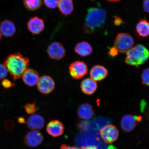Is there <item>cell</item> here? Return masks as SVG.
Segmentation results:
<instances>
[{"label": "cell", "mask_w": 149, "mask_h": 149, "mask_svg": "<svg viewBox=\"0 0 149 149\" xmlns=\"http://www.w3.org/2000/svg\"><path fill=\"white\" fill-rule=\"evenodd\" d=\"M29 61L19 52L11 54L6 57L4 62L8 71L15 80L22 77L28 68Z\"/></svg>", "instance_id": "obj_1"}, {"label": "cell", "mask_w": 149, "mask_h": 149, "mask_svg": "<svg viewBox=\"0 0 149 149\" xmlns=\"http://www.w3.org/2000/svg\"><path fill=\"white\" fill-rule=\"evenodd\" d=\"M107 13L101 8L91 7L87 10L83 30L86 33L91 34L98 28L101 27L105 23Z\"/></svg>", "instance_id": "obj_2"}, {"label": "cell", "mask_w": 149, "mask_h": 149, "mask_svg": "<svg viewBox=\"0 0 149 149\" xmlns=\"http://www.w3.org/2000/svg\"><path fill=\"white\" fill-rule=\"evenodd\" d=\"M126 52L125 62L137 68L146 62L149 58L148 50L141 44L137 45Z\"/></svg>", "instance_id": "obj_3"}, {"label": "cell", "mask_w": 149, "mask_h": 149, "mask_svg": "<svg viewBox=\"0 0 149 149\" xmlns=\"http://www.w3.org/2000/svg\"><path fill=\"white\" fill-rule=\"evenodd\" d=\"M134 40L131 35L127 33H120L117 35L114 42V47L118 52L125 53L131 48Z\"/></svg>", "instance_id": "obj_4"}, {"label": "cell", "mask_w": 149, "mask_h": 149, "mask_svg": "<svg viewBox=\"0 0 149 149\" xmlns=\"http://www.w3.org/2000/svg\"><path fill=\"white\" fill-rule=\"evenodd\" d=\"M69 70L70 75L73 79H79L86 75L88 72V68L84 61H76L70 65Z\"/></svg>", "instance_id": "obj_5"}, {"label": "cell", "mask_w": 149, "mask_h": 149, "mask_svg": "<svg viewBox=\"0 0 149 149\" xmlns=\"http://www.w3.org/2000/svg\"><path fill=\"white\" fill-rule=\"evenodd\" d=\"M100 135L107 144H111L118 138L119 131L116 127L111 124L107 125L100 130Z\"/></svg>", "instance_id": "obj_6"}, {"label": "cell", "mask_w": 149, "mask_h": 149, "mask_svg": "<svg viewBox=\"0 0 149 149\" xmlns=\"http://www.w3.org/2000/svg\"><path fill=\"white\" fill-rule=\"evenodd\" d=\"M47 53L50 58L58 61L61 60L65 56L66 49L60 42H54L48 46Z\"/></svg>", "instance_id": "obj_7"}, {"label": "cell", "mask_w": 149, "mask_h": 149, "mask_svg": "<svg viewBox=\"0 0 149 149\" xmlns=\"http://www.w3.org/2000/svg\"><path fill=\"white\" fill-rule=\"evenodd\" d=\"M55 82L51 76L44 75L40 78L37 84L39 92L44 94H50L55 88Z\"/></svg>", "instance_id": "obj_8"}, {"label": "cell", "mask_w": 149, "mask_h": 149, "mask_svg": "<svg viewBox=\"0 0 149 149\" xmlns=\"http://www.w3.org/2000/svg\"><path fill=\"white\" fill-rule=\"evenodd\" d=\"M43 140V136L40 132L38 130H32L25 135L24 142L27 146L34 148L41 144Z\"/></svg>", "instance_id": "obj_9"}, {"label": "cell", "mask_w": 149, "mask_h": 149, "mask_svg": "<svg viewBox=\"0 0 149 149\" xmlns=\"http://www.w3.org/2000/svg\"><path fill=\"white\" fill-rule=\"evenodd\" d=\"M28 30L33 35H38L43 31L45 24L42 19L35 16L30 19L27 24Z\"/></svg>", "instance_id": "obj_10"}, {"label": "cell", "mask_w": 149, "mask_h": 149, "mask_svg": "<svg viewBox=\"0 0 149 149\" xmlns=\"http://www.w3.org/2000/svg\"><path fill=\"white\" fill-rule=\"evenodd\" d=\"M46 130L47 133L52 137H57L62 135L64 133V126L60 121L52 120L48 124Z\"/></svg>", "instance_id": "obj_11"}, {"label": "cell", "mask_w": 149, "mask_h": 149, "mask_svg": "<svg viewBox=\"0 0 149 149\" xmlns=\"http://www.w3.org/2000/svg\"><path fill=\"white\" fill-rule=\"evenodd\" d=\"M22 77L24 83L30 87L37 85L40 79L39 74L36 70L29 68L24 72Z\"/></svg>", "instance_id": "obj_12"}, {"label": "cell", "mask_w": 149, "mask_h": 149, "mask_svg": "<svg viewBox=\"0 0 149 149\" xmlns=\"http://www.w3.org/2000/svg\"><path fill=\"white\" fill-rule=\"evenodd\" d=\"M28 128L32 130H38L44 127L45 120L43 117L37 114L31 115L26 122Z\"/></svg>", "instance_id": "obj_13"}, {"label": "cell", "mask_w": 149, "mask_h": 149, "mask_svg": "<svg viewBox=\"0 0 149 149\" xmlns=\"http://www.w3.org/2000/svg\"><path fill=\"white\" fill-rule=\"evenodd\" d=\"M137 122L135 116L130 114L126 115L123 117L121 120V128L123 131L128 133L135 129Z\"/></svg>", "instance_id": "obj_14"}, {"label": "cell", "mask_w": 149, "mask_h": 149, "mask_svg": "<svg viewBox=\"0 0 149 149\" xmlns=\"http://www.w3.org/2000/svg\"><path fill=\"white\" fill-rule=\"evenodd\" d=\"M108 74V70L102 65H96L93 66L90 72L91 79L95 81H100L105 79Z\"/></svg>", "instance_id": "obj_15"}, {"label": "cell", "mask_w": 149, "mask_h": 149, "mask_svg": "<svg viewBox=\"0 0 149 149\" xmlns=\"http://www.w3.org/2000/svg\"><path fill=\"white\" fill-rule=\"evenodd\" d=\"M0 31L1 35L5 37H12L16 32L15 25L11 20H5L0 24Z\"/></svg>", "instance_id": "obj_16"}, {"label": "cell", "mask_w": 149, "mask_h": 149, "mask_svg": "<svg viewBox=\"0 0 149 149\" xmlns=\"http://www.w3.org/2000/svg\"><path fill=\"white\" fill-rule=\"evenodd\" d=\"M94 114L92 106L88 103H84L79 106L77 114L79 118L85 120L92 118Z\"/></svg>", "instance_id": "obj_17"}, {"label": "cell", "mask_w": 149, "mask_h": 149, "mask_svg": "<svg viewBox=\"0 0 149 149\" xmlns=\"http://www.w3.org/2000/svg\"><path fill=\"white\" fill-rule=\"evenodd\" d=\"M81 88L84 94L91 95L95 92L97 84L96 82L91 78H86L81 81Z\"/></svg>", "instance_id": "obj_18"}, {"label": "cell", "mask_w": 149, "mask_h": 149, "mask_svg": "<svg viewBox=\"0 0 149 149\" xmlns=\"http://www.w3.org/2000/svg\"><path fill=\"white\" fill-rule=\"evenodd\" d=\"M74 51L78 55L86 57L90 55L93 51V48L88 42L82 41L78 42L74 48Z\"/></svg>", "instance_id": "obj_19"}, {"label": "cell", "mask_w": 149, "mask_h": 149, "mask_svg": "<svg viewBox=\"0 0 149 149\" xmlns=\"http://www.w3.org/2000/svg\"><path fill=\"white\" fill-rule=\"evenodd\" d=\"M58 6L63 15H70L73 12L74 4L72 0H59Z\"/></svg>", "instance_id": "obj_20"}, {"label": "cell", "mask_w": 149, "mask_h": 149, "mask_svg": "<svg viewBox=\"0 0 149 149\" xmlns=\"http://www.w3.org/2000/svg\"><path fill=\"white\" fill-rule=\"evenodd\" d=\"M136 29L139 36L146 38L149 36V22L145 19H141L136 26Z\"/></svg>", "instance_id": "obj_21"}, {"label": "cell", "mask_w": 149, "mask_h": 149, "mask_svg": "<svg viewBox=\"0 0 149 149\" xmlns=\"http://www.w3.org/2000/svg\"><path fill=\"white\" fill-rule=\"evenodd\" d=\"M23 2L26 8L31 11L40 8L42 4V0H23Z\"/></svg>", "instance_id": "obj_22"}, {"label": "cell", "mask_w": 149, "mask_h": 149, "mask_svg": "<svg viewBox=\"0 0 149 149\" xmlns=\"http://www.w3.org/2000/svg\"><path fill=\"white\" fill-rule=\"evenodd\" d=\"M25 111L28 114L32 115L36 112L37 110V108L35 103H28L24 107Z\"/></svg>", "instance_id": "obj_23"}, {"label": "cell", "mask_w": 149, "mask_h": 149, "mask_svg": "<svg viewBox=\"0 0 149 149\" xmlns=\"http://www.w3.org/2000/svg\"><path fill=\"white\" fill-rule=\"evenodd\" d=\"M141 79L143 85L149 86V68L143 71L141 74Z\"/></svg>", "instance_id": "obj_24"}, {"label": "cell", "mask_w": 149, "mask_h": 149, "mask_svg": "<svg viewBox=\"0 0 149 149\" xmlns=\"http://www.w3.org/2000/svg\"><path fill=\"white\" fill-rule=\"evenodd\" d=\"M44 3L48 8L55 9L58 5L59 0H43Z\"/></svg>", "instance_id": "obj_25"}, {"label": "cell", "mask_w": 149, "mask_h": 149, "mask_svg": "<svg viewBox=\"0 0 149 149\" xmlns=\"http://www.w3.org/2000/svg\"><path fill=\"white\" fill-rule=\"evenodd\" d=\"M8 70L4 64H0V79H4L8 74Z\"/></svg>", "instance_id": "obj_26"}, {"label": "cell", "mask_w": 149, "mask_h": 149, "mask_svg": "<svg viewBox=\"0 0 149 149\" xmlns=\"http://www.w3.org/2000/svg\"><path fill=\"white\" fill-rule=\"evenodd\" d=\"M1 85L6 89H8L14 86L15 84L7 79H3L1 82Z\"/></svg>", "instance_id": "obj_27"}, {"label": "cell", "mask_w": 149, "mask_h": 149, "mask_svg": "<svg viewBox=\"0 0 149 149\" xmlns=\"http://www.w3.org/2000/svg\"><path fill=\"white\" fill-rule=\"evenodd\" d=\"M15 124L13 121L12 120H7L5 121V127L7 130H11L14 129Z\"/></svg>", "instance_id": "obj_28"}, {"label": "cell", "mask_w": 149, "mask_h": 149, "mask_svg": "<svg viewBox=\"0 0 149 149\" xmlns=\"http://www.w3.org/2000/svg\"><path fill=\"white\" fill-rule=\"evenodd\" d=\"M118 50L114 47L110 49L109 54L111 57H115L118 55Z\"/></svg>", "instance_id": "obj_29"}, {"label": "cell", "mask_w": 149, "mask_h": 149, "mask_svg": "<svg viewBox=\"0 0 149 149\" xmlns=\"http://www.w3.org/2000/svg\"><path fill=\"white\" fill-rule=\"evenodd\" d=\"M143 7L145 12L149 13V0H144Z\"/></svg>", "instance_id": "obj_30"}, {"label": "cell", "mask_w": 149, "mask_h": 149, "mask_svg": "<svg viewBox=\"0 0 149 149\" xmlns=\"http://www.w3.org/2000/svg\"><path fill=\"white\" fill-rule=\"evenodd\" d=\"M114 18V24L115 25L119 26L123 23V22L122 21V20L118 17L115 16Z\"/></svg>", "instance_id": "obj_31"}, {"label": "cell", "mask_w": 149, "mask_h": 149, "mask_svg": "<svg viewBox=\"0 0 149 149\" xmlns=\"http://www.w3.org/2000/svg\"><path fill=\"white\" fill-rule=\"evenodd\" d=\"M60 149H79L74 146H67L66 145H61Z\"/></svg>", "instance_id": "obj_32"}, {"label": "cell", "mask_w": 149, "mask_h": 149, "mask_svg": "<svg viewBox=\"0 0 149 149\" xmlns=\"http://www.w3.org/2000/svg\"><path fill=\"white\" fill-rule=\"evenodd\" d=\"M81 149H99L97 147L94 145H89L86 147H82Z\"/></svg>", "instance_id": "obj_33"}, {"label": "cell", "mask_w": 149, "mask_h": 149, "mask_svg": "<svg viewBox=\"0 0 149 149\" xmlns=\"http://www.w3.org/2000/svg\"><path fill=\"white\" fill-rule=\"evenodd\" d=\"M18 121L19 123L24 124L25 123V118L23 117H19L18 118Z\"/></svg>", "instance_id": "obj_34"}, {"label": "cell", "mask_w": 149, "mask_h": 149, "mask_svg": "<svg viewBox=\"0 0 149 149\" xmlns=\"http://www.w3.org/2000/svg\"><path fill=\"white\" fill-rule=\"evenodd\" d=\"M145 117L146 119L149 120V107L148 108V109L146 110L145 113Z\"/></svg>", "instance_id": "obj_35"}, {"label": "cell", "mask_w": 149, "mask_h": 149, "mask_svg": "<svg viewBox=\"0 0 149 149\" xmlns=\"http://www.w3.org/2000/svg\"><path fill=\"white\" fill-rule=\"evenodd\" d=\"M108 149H117L116 147L113 145H110L108 147Z\"/></svg>", "instance_id": "obj_36"}, {"label": "cell", "mask_w": 149, "mask_h": 149, "mask_svg": "<svg viewBox=\"0 0 149 149\" xmlns=\"http://www.w3.org/2000/svg\"><path fill=\"white\" fill-rule=\"evenodd\" d=\"M107 1L110 2H118L120 1V0H107Z\"/></svg>", "instance_id": "obj_37"}, {"label": "cell", "mask_w": 149, "mask_h": 149, "mask_svg": "<svg viewBox=\"0 0 149 149\" xmlns=\"http://www.w3.org/2000/svg\"><path fill=\"white\" fill-rule=\"evenodd\" d=\"M1 31H0V40H1Z\"/></svg>", "instance_id": "obj_38"}]
</instances>
